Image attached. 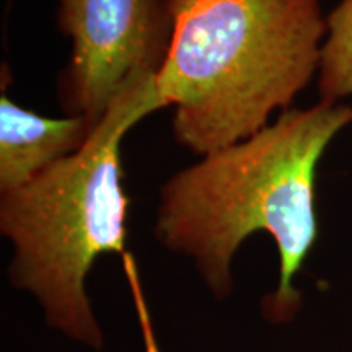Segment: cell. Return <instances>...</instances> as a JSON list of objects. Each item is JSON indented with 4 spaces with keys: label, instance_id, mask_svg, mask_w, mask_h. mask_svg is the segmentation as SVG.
<instances>
[{
    "label": "cell",
    "instance_id": "1",
    "mask_svg": "<svg viewBox=\"0 0 352 352\" xmlns=\"http://www.w3.org/2000/svg\"><path fill=\"white\" fill-rule=\"evenodd\" d=\"M349 124L351 104L320 100L202 155L162 188L157 240L191 258L210 294L223 300L233 290L236 250L253 233H270L279 253V283L263 298V315L274 323L290 320L300 305L296 277L318 233L316 166Z\"/></svg>",
    "mask_w": 352,
    "mask_h": 352
},
{
    "label": "cell",
    "instance_id": "2",
    "mask_svg": "<svg viewBox=\"0 0 352 352\" xmlns=\"http://www.w3.org/2000/svg\"><path fill=\"white\" fill-rule=\"evenodd\" d=\"M171 39L157 72L176 142L206 153L248 139L318 76L321 0H168Z\"/></svg>",
    "mask_w": 352,
    "mask_h": 352
},
{
    "label": "cell",
    "instance_id": "3",
    "mask_svg": "<svg viewBox=\"0 0 352 352\" xmlns=\"http://www.w3.org/2000/svg\"><path fill=\"white\" fill-rule=\"evenodd\" d=\"M166 108L157 72L135 76L76 153L32 182L0 192V233L10 240L8 280L36 298L47 327L94 351L103 331L87 294V277L101 254L127 253L129 197L122 182L121 145L148 114Z\"/></svg>",
    "mask_w": 352,
    "mask_h": 352
},
{
    "label": "cell",
    "instance_id": "4",
    "mask_svg": "<svg viewBox=\"0 0 352 352\" xmlns=\"http://www.w3.org/2000/svg\"><path fill=\"white\" fill-rule=\"evenodd\" d=\"M56 20L72 43L59 101L91 129L132 78L158 72L173 28L168 0H57Z\"/></svg>",
    "mask_w": 352,
    "mask_h": 352
},
{
    "label": "cell",
    "instance_id": "5",
    "mask_svg": "<svg viewBox=\"0 0 352 352\" xmlns=\"http://www.w3.org/2000/svg\"><path fill=\"white\" fill-rule=\"evenodd\" d=\"M91 127L80 116L47 118L0 96V192L30 183L87 142Z\"/></svg>",
    "mask_w": 352,
    "mask_h": 352
},
{
    "label": "cell",
    "instance_id": "6",
    "mask_svg": "<svg viewBox=\"0 0 352 352\" xmlns=\"http://www.w3.org/2000/svg\"><path fill=\"white\" fill-rule=\"evenodd\" d=\"M327 38L318 67L321 100L334 101L352 96V0H341L327 15Z\"/></svg>",
    "mask_w": 352,
    "mask_h": 352
}]
</instances>
